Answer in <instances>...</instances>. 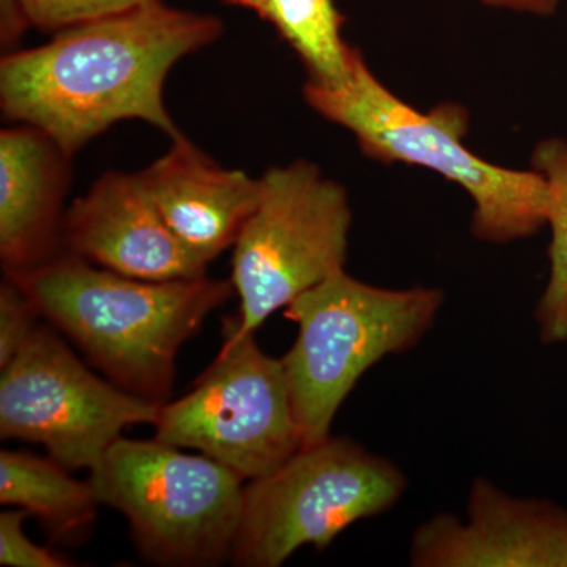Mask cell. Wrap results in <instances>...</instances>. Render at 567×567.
<instances>
[{
    "label": "cell",
    "mask_w": 567,
    "mask_h": 567,
    "mask_svg": "<svg viewBox=\"0 0 567 567\" xmlns=\"http://www.w3.org/2000/svg\"><path fill=\"white\" fill-rule=\"evenodd\" d=\"M352 226L349 197L308 162L270 167L256 210L234 245L240 319L226 342L252 334L298 295L344 270Z\"/></svg>",
    "instance_id": "cell-7"
},
{
    "label": "cell",
    "mask_w": 567,
    "mask_h": 567,
    "mask_svg": "<svg viewBox=\"0 0 567 567\" xmlns=\"http://www.w3.org/2000/svg\"><path fill=\"white\" fill-rule=\"evenodd\" d=\"M533 167L548 185L547 223L551 227L550 279L536 308L540 341H567V142L537 144Z\"/></svg>",
    "instance_id": "cell-16"
},
{
    "label": "cell",
    "mask_w": 567,
    "mask_h": 567,
    "mask_svg": "<svg viewBox=\"0 0 567 567\" xmlns=\"http://www.w3.org/2000/svg\"><path fill=\"white\" fill-rule=\"evenodd\" d=\"M156 2L163 0H22V7L31 28L55 33Z\"/></svg>",
    "instance_id": "cell-17"
},
{
    "label": "cell",
    "mask_w": 567,
    "mask_h": 567,
    "mask_svg": "<svg viewBox=\"0 0 567 567\" xmlns=\"http://www.w3.org/2000/svg\"><path fill=\"white\" fill-rule=\"evenodd\" d=\"M28 28L31 25L25 17L22 0H0V44L3 54L14 51Z\"/></svg>",
    "instance_id": "cell-20"
},
{
    "label": "cell",
    "mask_w": 567,
    "mask_h": 567,
    "mask_svg": "<svg viewBox=\"0 0 567 567\" xmlns=\"http://www.w3.org/2000/svg\"><path fill=\"white\" fill-rule=\"evenodd\" d=\"M155 439L192 447L246 481L270 475L303 447L282 358L252 334L224 342L188 394L159 406Z\"/></svg>",
    "instance_id": "cell-8"
},
{
    "label": "cell",
    "mask_w": 567,
    "mask_h": 567,
    "mask_svg": "<svg viewBox=\"0 0 567 567\" xmlns=\"http://www.w3.org/2000/svg\"><path fill=\"white\" fill-rule=\"evenodd\" d=\"M141 171L142 185L186 248L210 264L235 245L256 210L260 178L213 162L183 134Z\"/></svg>",
    "instance_id": "cell-12"
},
{
    "label": "cell",
    "mask_w": 567,
    "mask_h": 567,
    "mask_svg": "<svg viewBox=\"0 0 567 567\" xmlns=\"http://www.w3.org/2000/svg\"><path fill=\"white\" fill-rule=\"evenodd\" d=\"M221 33L219 18L163 2L82 22L41 47L3 54L0 106L70 156L123 121L175 137L182 133L164 103L167 74Z\"/></svg>",
    "instance_id": "cell-1"
},
{
    "label": "cell",
    "mask_w": 567,
    "mask_h": 567,
    "mask_svg": "<svg viewBox=\"0 0 567 567\" xmlns=\"http://www.w3.org/2000/svg\"><path fill=\"white\" fill-rule=\"evenodd\" d=\"M256 13L297 51L309 81L336 84L344 80L352 48L342 40V17L334 0H262Z\"/></svg>",
    "instance_id": "cell-15"
},
{
    "label": "cell",
    "mask_w": 567,
    "mask_h": 567,
    "mask_svg": "<svg viewBox=\"0 0 567 567\" xmlns=\"http://www.w3.org/2000/svg\"><path fill=\"white\" fill-rule=\"evenodd\" d=\"M25 509L0 513V565L7 567H69L73 563L51 548L41 547L24 533Z\"/></svg>",
    "instance_id": "cell-19"
},
{
    "label": "cell",
    "mask_w": 567,
    "mask_h": 567,
    "mask_svg": "<svg viewBox=\"0 0 567 567\" xmlns=\"http://www.w3.org/2000/svg\"><path fill=\"white\" fill-rule=\"evenodd\" d=\"M406 477L349 436L305 446L270 475L248 481L233 565L278 567L305 546L324 550L363 518L401 499Z\"/></svg>",
    "instance_id": "cell-6"
},
{
    "label": "cell",
    "mask_w": 567,
    "mask_h": 567,
    "mask_svg": "<svg viewBox=\"0 0 567 567\" xmlns=\"http://www.w3.org/2000/svg\"><path fill=\"white\" fill-rule=\"evenodd\" d=\"M442 305L439 289H382L342 270L286 306L298 334L282 363L303 447L330 436L358 380L388 354L413 349Z\"/></svg>",
    "instance_id": "cell-4"
},
{
    "label": "cell",
    "mask_w": 567,
    "mask_h": 567,
    "mask_svg": "<svg viewBox=\"0 0 567 567\" xmlns=\"http://www.w3.org/2000/svg\"><path fill=\"white\" fill-rule=\"evenodd\" d=\"M305 99L327 121L352 132L365 155L420 164L458 183L475 203L472 229L481 240L507 244L547 223L548 185L543 174L477 158L462 142L468 128L464 107L446 103L427 114L413 110L377 80L354 48L344 80L308 81Z\"/></svg>",
    "instance_id": "cell-3"
},
{
    "label": "cell",
    "mask_w": 567,
    "mask_h": 567,
    "mask_svg": "<svg viewBox=\"0 0 567 567\" xmlns=\"http://www.w3.org/2000/svg\"><path fill=\"white\" fill-rule=\"evenodd\" d=\"M7 276L93 368L156 405L171 401L181 347L235 293L230 279L145 281L70 252Z\"/></svg>",
    "instance_id": "cell-2"
},
{
    "label": "cell",
    "mask_w": 567,
    "mask_h": 567,
    "mask_svg": "<svg viewBox=\"0 0 567 567\" xmlns=\"http://www.w3.org/2000/svg\"><path fill=\"white\" fill-rule=\"evenodd\" d=\"M50 457L25 451H0V503L20 506L39 518L55 544H81L99 516L91 481L74 480Z\"/></svg>",
    "instance_id": "cell-14"
},
{
    "label": "cell",
    "mask_w": 567,
    "mask_h": 567,
    "mask_svg": "<svg viewBox=\"0 0 567 567\" xmlns=\"http://www.w3.org/2000/svg\"><path fill=\"white\" fill-rule=\"evenodd\" d=\"M40 315L20 284L6 275L0 284V369L29 341Z\"/></svg>",
    "instance_id": "cell-18"
},
{
    "label": "cell",
    "mask_w": 567,
    "mask_h": 567,
    "mask_svg": "<svg viewBox=\"0 0 567 567\" xmlns=\"http://www.w3.org/2000/svg\"><path fill=\"white\" fill-rule=\"evenodd\" d=\"M52 324H40L0 369V435L39 443L70 470L91 472L130 425L159 406L93 374Z\"/></svg>",
    "instance_id": "cell-9"
},
{
    "label": "cell",
    "mask_w": 567,
    "mask_h": 567,
    "mask_svg": "<svg viewBox=\"0 0 567 567\" xmlns=\"http://www.w3.org/2000/svg\"><path fill=\"white\" fill-rule=\"evenodd\" d=\"M224 2H226L227 6L241 7V9L256 11L262 0H224Z\"/></svg>",
    "instance_id": "cell-22"
},
{
    "label": "cell",
    "mask_w": 567,
    "mask_h": 567,
    "mask_svg": "<svg viewBox=\"0 0 567 567\" xmlns=\"http://www.w3.org/2000/svg\"><path fill=\"white\" fill-rule=\"evenodd\" d=\"M481 3L495 9L524 11V13L550 17L557 10L558 0H480Z\"/></svg>",
    "instance_id": "cell-21"
},
{
    "label": "cell",
    "mask_w": 567,
    "mask_h": 567,
    "mask_svg": "<svg viewBox=\"0 0 567 567\" xmlns=\"http://www.w3.org/2000/svg\"><path fill=\"white\" fill-rule=\"evenodd\" d=\"M70 158L31 125L0 133V259L7 275L50 262L63 249Z\"/></svg>",
    "instance_id": "cell-13"
},
{
    "label": "cell",
    "mask_w": 567,
    "mask_h": 567,
    "mask_svg": "<svg viewBox=\"0 0 567 567\" xmlns=\"http://www.w3.org/2000/svg\"><path fill=\"white\" fill-rule=\"evenodd\" d=\"M102 505L130 524L145 561L208 567L230 561L245 507V477L159 440L121 439L91 470Z\"/></svg>",
    "instance_id": "cell-5"
},
{
    "label": "cell",
    "mask_w": 567,
    "mask_h": 567,
    "mask_svg": "<svg viewBox=\"0 0 567 567\" xmlns=\"http://www.w3.org/2000/svg\"><path fill=\"white\" fill-rule=\"evenodd\" d=\"M63 249L145 281L207 276L208 264L178 240L140 174L106 173L63 216Z\"/></svg>",
    "instance_id": "cell-11"
},
{
    "label": "cell",
    "mask_w": 567,
    "mask_h": 567,
    "mask_svg": "<svg viewBox=\"0 0 567 567\" xmlns=\"http://www.w3.org/2000/svg\"><path fill=\"white\" fill-rule=\"evenodd\" d=\"M466 520L442 513L413 535L415 567H567V514L546 499L517 498L486 477L470 488Z\"/></svg>",
    "instance_id": "cell-10"
}]
</instances>
